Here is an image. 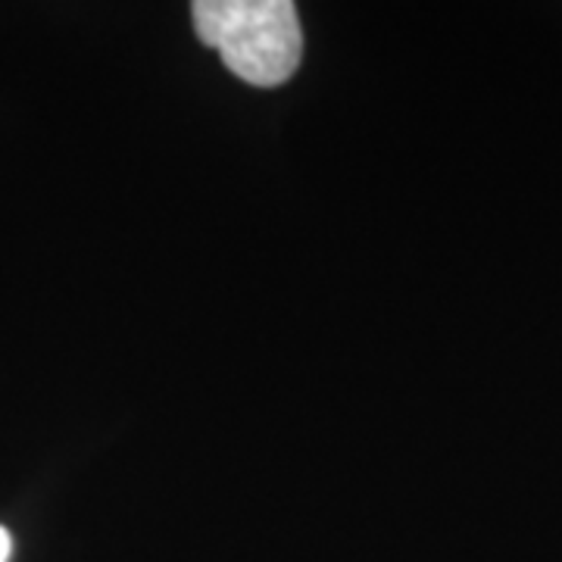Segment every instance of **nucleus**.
<instances>
[{
	"instance_id": "1",
	"label": "nucleus",
	"mask_w": 562,
	"mask_h": 562,
	"mask_svg": "<svg viewBox=\"0 0 562 562\" xmlns=\"http://www.w3.org/2000/svg\"><path fill=\"white\" fill-rule=\"evenodd\" d=\"M191 20L198 38L247 85L276 88L301 66L303 32L291 0H198Z\"/></svg>"
},
{
	"instance_id": "2",
	"label": "nucleus",
	"mask_w": 562,
	"mask_h": 562,
	"mask_svg": "<svg viewBox=\"0 0 562 562\" xmlns=\"http://www.w3.org/2000/svg\"><path fill=\"white\" fill-rule=\"evenodd\" d=\"M10 553H13V538L7 528H0V562H10Z\"/></svg>"
}]
</instances>
